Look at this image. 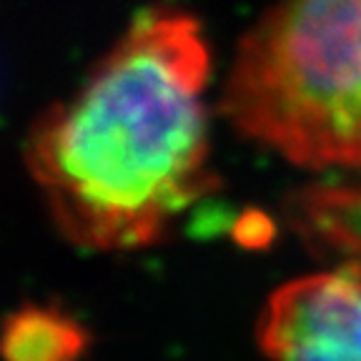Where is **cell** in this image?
Returning <instances> with one entry per match:
<instances>
[{
	"mask_svg": "<svg viewBox=\"0 0 361 361\" xmlns=\"http://www.w3.org/2000/svg\"><path fill=\"white\" fill-rule=\"evenodd\" d=\"M259 346L276 359H361V259L283 283L261 316Z\"/></svg>",
	"mask_w": 361,
	"mask_h": 361,
	"instance_id": "3",
	"label": "cell"
},
{
	"mask_svg": "<svg viewBox=\"0 0 361 361\" xmlns=\"http://www.w3.org/2000/svg\"><path fill=\"white\" fill-rule=\"evenodd\" d=\"M196 18L148 8L68 101L35 123L25 164L68 241L130 251L214 186Z\"/></svg>",
	"mask_w": 361,
	"mask_h": 361,
	"instance_id": "1",
	"label": "cell"
},
{
	"mask_svg": "<svg viewBox=\"0 0 361 361\" xmlns=\"http://www.w3.org/2000/svg\"><path fill=\"white\" fill-rule=\"evenodd\" d=\"M88 336L83 329L48 306H23L13 314L3 331V351L11 359H73L83 354Z\"/></svg>",
	"mask_w": 361,
	"mask_h": 361,
	"instance_id": "4",
	"label": "cell"
},
{
	"mask_svg": "<svg viewBox=\"0 0 361 361\" xmlns=\"http://www.w3.org/2000/svg\"><path fill=\"white\" fill-rule=\"evenodd\" d=\"M224 118L301 169L361 171V0H281L238 43Z\"/></svg>",
	"mask_w": 361,
	"mask_h": 361,
	"instance_id": "2",
	"label": "cell"
}]
</instances>
